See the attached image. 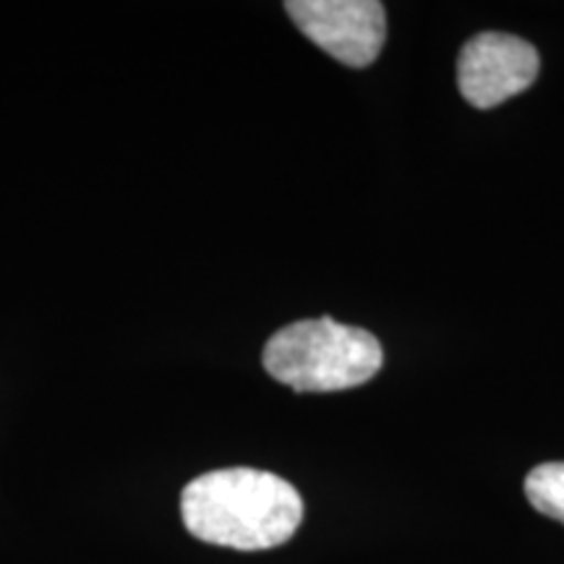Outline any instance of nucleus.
Here are the masks:
<instances>
[{
  "instance_id": "1",
  "label": "nucleus",
  "mask_w": 564,
  "mask_h": 564,
  "mask_svg": "<svg viewBox=\"0 0 564 564\" xmlns=\"http://www.w3.org/2000/svg\"><path fill=\"white\" fill-rule=\"evenodd\" d=\"M181 514L199 541L264 552L293 539L303 520V499L285 478L267 470L223 468L183 489Z\"/></svg>"
},
{
  "instance_id": "2",
  "label": "nucleus",
  "mask_w": 564,
  "mask_h": 564,
  "mask_svg": "<svg viewBox=\"0 0 564 564\" xmlns=\"http://www.w3.org/2000/svg\"><path fill=\"white\" fill-rule=\"evenodd\" d=\"M262 361L272 379L295 392H340L377 377L384 352L369 329L322 316L274 333Z\"/></svg>"
},
{
  "instance_id": "3",
  "label": "nucleus",
  "mask_w": 564,
  "mask_h": 564,
  "mask_svg": "<svg viewBox=\"0 0 564 564\" xmlns=\"http://www.w3.org/2000/svg\"><path fill=\"white\" fill-rule=\"evenodd\" d=\"M288 17L314 45L350 68H366L382 53L387 13L379 0H291Z\"/></svg>"
},
{
  "instance_id": "4",
  "label": "nucleus",
  "mask_w": 564,
  "mask_h": 564,
  "mask_svg": "<svg viewBox=\"0 0 564 564\" xmlns=\"http://www.w3.org/2000/svg\"><path fill=\"white\" fill-rule=\"evenodd\" d=\"M539 68V51L528 40L481 32L457 55V87L474 108L489 110L531 87Z\"/></svg>"
},
{
  "instance_id": "5",
  "label": "nucleus",
  "mask_w": 564,
  "mask_h": 564,
  "mask_svg": "<svg viewBox=\"0 0 564 564\" xmlns=\"http://www.w3.org/2000/svg\"><path fill=\"white\" fill-rule=\"evenodd\" d=\"M525 497L535 510L564 525V463H544L525 478Z\"/></svg>"
}]
</instances>
